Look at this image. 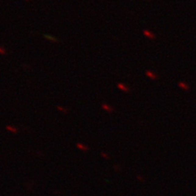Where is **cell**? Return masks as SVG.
<instances>
[{
    "instance_id": "3",
    "label": "cell",
    "mask_w": 196,
    "mask_h": 196,
    "mask_svg": "<svg viewBox=\"0 0 196 196\" xmlns=\"http://www.w3.org/2000/svg\"><path fill=\"white\" fill-rule=\"evenodd\" d=\"M117 86L120 90H122V91H123V92H128V91L130 90V88H129V87H127L125 84H121V83H119V84H118Z\"/></svg>"
},
{
    "instance_id": "5",
    "label": "cell",
    "mask_w": 196,
    "mask_h": 196,
    "mask_svg": "<svg viewBox=\"0 0 196 196\" xmlns=\"http://www.w3.org/2000/svg\"><path fill=\"white\" fill-rule=\"evenodd\" d=\"M103 108H105V110L106 111H112V108L110 106H107L106 105H103Z\"/></svg>"
},
{
    "instance_id": "1",
    "label": "cell",
    "mask_w": 196,
    "mask_h": 196,
    "mask_svg": "<svg viewBox=\"0 0 196 196\" xmlns=\"http://www.w3.org/2000/svg\"><path fill=\"white\" fill-rule=\"evenodd\" d=\"M178 85H179L180 88H182V89L184 90V91H189V90H190V86H189L187 84H185L184 82H183V81H180V82L178 83Z\"/></svg>"
},
{
    "instance_id": "6",
    "label": "cell",
    "mask_w": 196,
    "mask_h": 196,
    "mask_svg": "<svg viewBox=\"0 0 196 196\" xmlns=\"http://www.w3.org/2000/svg\"><path fill=\"white\" fill-rule=\"evenodd\" d=\"M45 38H47V39H49V40H53V41H57V39H56V38H53V37H50V36H45Z\"/></svg>"
},
{
    "instance_id": "4",
    "label": "cell",
    "mask_w": 196,
    "mask_h": 196,
    "mask_svg": "<svg viewBox=\"0 0 196 196\" xmlns=\"http://www.w3.org/2000/svg\"><path fill=\"white\" fill-rule=\"evenodd\" d=\"M146 76L148 77H150L151 79H153V80H156L157 78V76L154 73V72H150V71H146Z\"/></svg>"
},
{
    "instance_id": "2",
    "label": "cell",
    "mask_w": 196,
    "mask_h": 196,
    "mask_svg": "<svg viewBox=\"0 0 196 196\" xmlns=\"http://www.w3.org/2000/svg\"><path fill=\"white\" fill-rule=\"evenodd\" d=\"M144 35L146 37L150 38V39H155V34L152 33V32H150V31H148V30H144Z\"/></svg>"
}]
</instances>
